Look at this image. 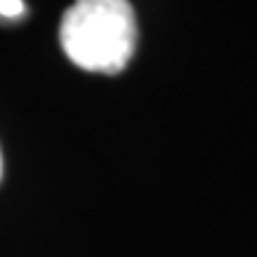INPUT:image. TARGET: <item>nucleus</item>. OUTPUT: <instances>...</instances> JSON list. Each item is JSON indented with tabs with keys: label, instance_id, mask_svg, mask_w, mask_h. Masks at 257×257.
Wrapping results in <instances>:
<instances>
[{
	"label": "nucleus",
	"instance_id": "obj_1",
	"mask_svg": "<svg viewBox=\"0 0 257 257\" xmlns=\"http://www.w3.org/2000/svg\"><path fill=\"white\" fill-rule=\"evenodd\" d=\"M136 38L128 0H74L60 22L64 55L83 72L119 74L134 57Z\"/></svg>",
	"mask_w": 257,
	"mask_h": 257
},
{
	"label": "nucleus",
	"instance_id": "obj_2",
	"mask_svg": "<svg viewBox=\"0 0 257 257\" xmlns=\"http://www.w3.org/2000/svg\"><path fill=\"white\" fill-rule=\"evenodd\" d=\"M24 0H0V17L17 19L24 15Z\"/></svg>",
	"mask_w": 257,
	"mask_h": 257
},
{
	"label": "nucleus",
	"instance_id": "obj_3",
	"mask_svg": "<svg viewBox=\"0 0 257 257\" xmlns=\"http://www.w3.org/2000/svg\"><path fill=\"white\" fill-rule=\"evenodd\" d=\"M0 179H3V153H0Z\"/></svg>",
	"mask_w": 257,
	"mask_h": 257
}]
</instances>
